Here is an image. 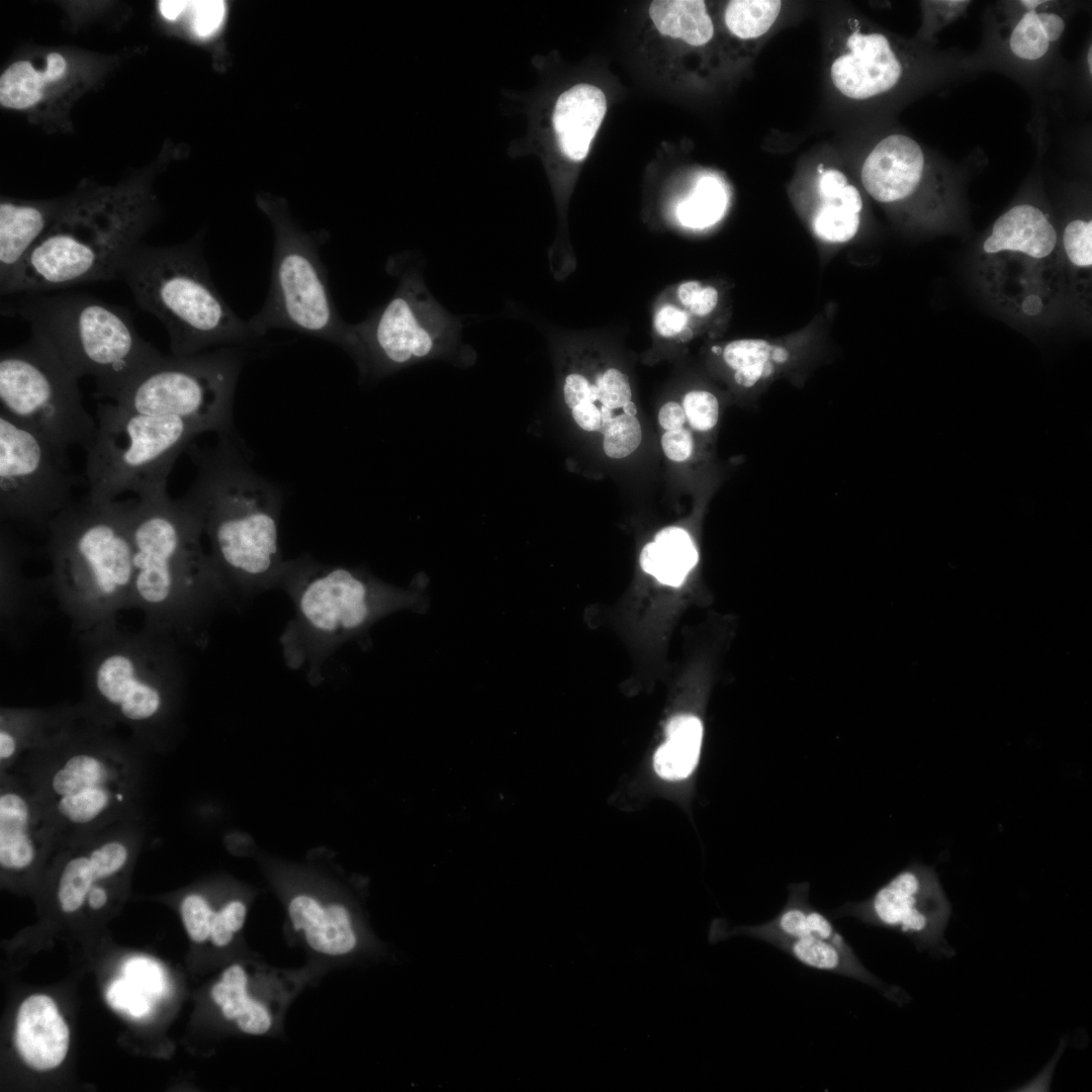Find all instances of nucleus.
Masks as SVG:
<instances>
[{
  "label": "nucleus",
  "mask_w": 1092,
  "mask_h": 1092,
  "mask_svg": "<svg viewBox=\"0 0 1092 1092\" xmlns=\"http://www.w3.org/2000/svg\"><path fill=\"white\" fill-rule=\"evenodd\" d=\"M601 403L611 410L623 407L631 401L632 392L628 376L622 371L610 368L596 378Z\"/></svg>",
  "instance_id": "37998d69"
},
{
  "label": "nucleus",
  "mask_w": 1092,
  "mask_h": 1092,
  "mask_svg": "<svg viewBox=\"0 0 1092 1092\" xmlns=\"http://www.w3.org/2000/svg\"><path fill=\"white\" fill-rule=\"evenodd\" d=\"M563 399L566 406L572 410L577 404L599 400L600 393L596 384H590L582 374L571 372L566 374L562 385Z\"/></svg>",
  "instance_id": "a18cd8bd"
},
{
  "label": "nucleus",
  "mask_w": 1092,
  "mask_h": 1092,
  "mask_svg": "<svg viewBox=\"0 0 1092 1092\" xmlns=\"http://www.w3.org/2000/svg\"><path fill=\"white\" fill-rule=\"evenodd\" d=\"M764 942L776 946L802 965L857 980L897 1000L899 989L882 982L871 973L853 951H846L830 941L816 937H769ZM901 999V998H900Z\"/></svg>",
  "instance_id": "c85d7f7f"
},
{
  "label": "nucleus",
  "mask_w": 1092,
  "mask_h": 1092,
  "mask_svg": "<svg viewBox=\"0 0 1092 1092\" xmlns=\"http://www.w3.org/2000/svg\"><path fill=\"white\" fill-rule=\"evenodd\" d=\"M607 110L604 92L590 84L561 93L553 107L552 127L558 148L570 161H582Z\"/></svg>",
  "instance_id": "393cba45"
},
{
  "label": "nucleus",
  "mask_w": 1092,
  "mask_h": 1092,
  "mask_svg": "<svg viewBox=\"0 0 1092 1092\" xmlns=\"http://www.w3.org/2000/svg\"><path fill=\"white\" fill-rule=\"evenodd\" d=\"M154 207L150 190L135 182L71 199L1 295L118 279Z\"/></svg>",
  "instance_id": "0eeeda50"
},
{
  "label": "nucleus",
  "mask_w": 1092,
  "mask_h": 1092,
  "mask_svg": "<svg viewBox=\"0 0 1092 1092\" xmlns=\"http://www.w3.org/2000/svg\"><path fill=\"white\" fill-rule=\"evenodd\" d=\"M65 71L66 61L58 53L48 55L43 71L26 61L15 62L1 75L0 103L13 109L28 108L41 99L44 85L61 79Z\"/></svg>",
  "instance_id": "473e14b6"
},
{
  "label": "nucleus",
  "mask_w": 1092,
  "mask_h": 1092,
  "mask_svg": "<svg viewBox=\"0 0 1092 1092\" xmlns=\"http://www.w3.org/2000/svg\"><path fill=\"white\" fill-rule=\"evenodd\" d=\"M202 427L176 417L134 413L99 402L97 432L86 451L84 478L95 504L132 491L138 498L167 493L169 474L180 453Z\"/></svg>",
  "instance_id": "9b49d317"
},
{
  "label": "nucleus",
  "mask_w": 1092,
  "mask_h": 1092,
  "mask_svg": "<svg viewBox=\"0 0 1092 1092\" xmlns=\"http://www.w3.org/2000/svg\"><path fill=\"white\" fill-rule=\"evenodd\" d=\"M785 906L770 920L756 925H739L727 929L712 927L709 939L717 942L733 936H748L764 941L769 937H816L832 942L846 951H853L844 936L830 919L809 901L810 885L807 882L788 887Z\"/></svg>",
  "instance_id": "412c9836"
},
{
  "label": "nucleus",
  "mask_w": 1092,
  "mask_h": 1092,
  "mask_svg": "<svg viewBox=\"0 0 1092 1092\" xmlns=\"http://www.w3.org/2000/svg\"><path fill=\"white\" fill-rule=\"evenodd\" d=\"M725 364L734 371L735 382L745 388L769 378L789 359L786 348L760 339H740L728 343L722 352Z\"/></svg>",
  "instance_id": "72a5a7b5"
},
{
  "label": "nucleus",
  "mask_w": 1092,
  "mask_h": 1092,
  "mask_svg": "<svg viewBox=\"0 0 1092 1092\" xmlns=\"http://www.w3.org/2000/svg\"><path fill=\"white\" fill-rule=\"evenodd\" d=\"M78 380L35 333L1 352V412L39 434L68 467V450L79 445L87 451L97 432V421L83 406Z\"/></svg>",
  "instance_id": "ddd939ff"
},
{
  "label": "nucleus",
  "mask_w": 1092,
  "mask_h": 1092,
  "mask_svg": "<svg viewBox=\"0 0 1092 1092\" xmlns=\"http://www.w3.org/2000/svg\"><path fill=\"white\" fill-rule=\"evenodd\" d=\"M1091 56H1092V51H1091V47H1090V49H1089V52H1088V66H1089V71H1090V73L1092 72V61H1091Z\"/></svg>",
  "instance_id": "052dcab7"
},
{
  "label": "nucleus",
  "mask_w": 1092,
  "mask_h": 1092,
  "mask_svg": "<svg viewBox=\"0 0 1092 1092\" xmlns=\"http://www.w3.org/2000/svg\"><path fill=\"white\" fill-rule=\"evenodd\" d=\"M244 364L238 346L163 356L112 402L134 413L183 419L206 432L232 434L235 390Z\"/></svg>",
  "instance_id": "4468645a"
},
{
  "label": "nucleus",
  "mask_w": 1092,
  "mask_h": 1092,
  "mask_svg": "<svg viewBox=\"0 0 1092 1092\" xmlns=\"http://www.w3.org/2000/svg\"><path fill=\"white\" fill-rule=\"evenodd\" d=\"M197 474L184 496L198 513L209 552L237 599L279 587L282 494L247 462L232 434L194 450Z\"/></svg>",
  "instance_id": "7ed1b4c3"
},
{
  "label": "nucleus",
  "mask_w": 1092,
  "mask_h": 1092,
  "mask_svg": "<svg viewBox=\"0 0 1092 1092\" xmlns=\"http://www.w3.org/2000/svg\"><path fill=\"white\" fill-rule=\"evenodd\" d=\"M951 915L948 901L932 867L915 861L897 873L871 897L846 902L831 912L832 918L851 917L860 922L895 930L918 950L950 956L943 938Z\"/></svg>",
  "instance_id": "dca6fc26"
},
{
  "label": "nucleus",
  "mask_w": 1092,
  "mask_h": 1092,
  "mask_svg": "<svg viewBox=\"0 0 1092 1092\" xmlns=\"http://www.w3.org/2000/svg\"><path fill=\"white\" fill-rule=\"evenodd\" d=\"M924 163V154L917 142L904 134H891L882 140L864 160L861 182L877 201H899L916 190Z\"/></svg>",
  "instance_id": "aec40b11"
},
{
  "label": "nucleus",
  "mask_w": 1092,
  "mask_h": 1092,
  "mask_svg": "<svg viewBox=\"0 0 1092 1092\" xmlns=\"http://www.w3.org/2000/svg\"><path fill=\"white\" fill-rule=\"evenodd\" d=\"M648 12L661 34L681 39L691 46H703L713 36V22L704 1L655 0L651 2Z\"/></svg>",
  "instance_id": "2f4dec72"
},
{
  "label": "nucleus",
  "mask_w": 1092,
  "mask_h": 1092,
  "mask_svg": "<svg viewBox=\"0 0 1092 1092\" xmlns=\"http://www.w3.org/2000/svg\"><path fill=\"white\" fill-rule=\"evenodd\" d=\"M179 912L192 941H210L216 947H224L244 927L248 906L237 897L215 905L206 895L190 892L181 898Z\"/></svg>",
  "instance_id": "cd10ccee"
},
{
  "label": "nucleus",
  "mask_w": 1092,
  "mask_h": 1092,
  "mask_svg": "<svg viewBox=\"0 0 1092 1092\" xmlns=\"http://www.w3.org/2000/svg\"><path fill=\"white\" fill-rule=\"evenodd\" d=\"M659 425L666 431L681 429L687 422L681 404L669 401L663 404L658 414Z\"/></svg>",
  "instance_id": "603ef678"
},
{
  "label": "nucleus",
  "mask_w": 1092,
  "mask_h": 1092,
  "mask_svg": "<svg viewBox=\"0 0 1092 1092\" xmlns=\"http://www.w3.org/2000/svg\"><path fill=\"white\" fill-rule=\"evenodd\" d=\"M133 549L131 608L147 630L179 645L202 647L208 626L236 596L202 544L201 519L183 495L127 502Z\"/></svg>",
  "instance_id": "f03ea898"
},
{
  "label": "nucleus",
  "mask_w": 1092,
  "mask_h": 1092,
  "mask_svg": "<svg viewBox=\"0 0 1092 1092\" xmlns=\"http://www.w3.org/2000/svg\"><path fill=\"white\" fill-rule=\"evenodd\" d=\"M861 208L859 191L847 184L838 196L822 200L813 217V230L825 242L845 243L858 231Z\"/></svg>",
  "instance_id": "f704fd0d"
},
{
  "label": "nucleus",
  "mask_w": 1092,
  "mask_h": 1092,
  "mask_svg": "<svg viewBox=\"0 0 1092 1092\" xmlns=\"http://www.w3.org/2000/svg\"><path fill=\"white\" fill-rule=\"evenodd\" d=\"M623 411H624V414H627V415H630V416H635L637 414L636 405L632 401H629L628 403H626L623 406Z\"/></svg>",
  "instance_id": "bf43d9fd"
},
{
  "label": "nucleus",
  "mask_w": 1092,
  "mask_h": 1092,
  "mask_svg": "<svg viewBox=\"0 0 1092 1092\" xmlns=\"http://www.w3.org/2000/svg\"><path fill=\"white\" fill-rule=\"evenodd\" d=\"M1037 18L1050 42L1056 41L1062 36L1065 30V21L1060 15L1056 13L1040 12L1037 13Z\"/></svg>",
  "instance_id": "864d4df0"
},
{
  "label": "nucleus",
  "mask_w": 1092,
  "mask_h": 1092,
  "mask_svg": "<svg viewBox=\"0 0 1092 1092\" xmlns=\"http://www.w3.org/2000/svg\"><path fill=\"white\" fill-rule=\"evenodd\" d=\"M386 269L396 278L389 300L365 320L351 324L348 354L360 378L377 382L413 365L444 360L468 368L476 352L463 342L460 317L447 310L428 289L420 265L391 257Z\"/></svg>",
  "instance_id": "9d476101"
},
{
  "label": "nucleus",
  "mask_w": 1092,
  "mask_h": 1092,
  "mask_svg": "<svg viewBox=\"0 0 1092 1092\" xmlns=\"http://www.w3.org/2000/svg\"><path fill=\"white\" fill-rule=\"evenodd\" d=\"M65 203H23L3 200L0 204V291L15 278L27 257L58 219Z\"/></svg>",
  "instance_id": "5701e85b"
},
{
  "label": "nucleus",
  "mask_w": 1092,
  "mask_h": 1092,
  "mask_svg": "<svg viewBox=\"0 0 1092 1092\" xmlns=\"http://www.w3.org/2000/svg\"><path fill=\"white\" fill-rule=\"evenodd\" d=\"M211 998L222 1016L244 1033L262 1035L274 1024V1010L254 982L249 966L233 964L211 988Z\"/></svg>",
  "instance_id": "a878e982"
},
{
  "label": "nucleus",
  "mask_w": 1092,
  "mask_h": 1092,
  "mask_svg": "<svg viewBox=\"0 0 1092 1092\" xmlns=\"http://www.w3.org/2000/svg\"><path fill=\"white\" fill-rule=\"evenodd\" d=\"M571 416L578 427L584 431H599L601 427V412L590 401H584L571 410Z\"/></svg>",
  "instance_id": "3c124183"
},
{
  "label": "nucleus",
  "mask_w": 1092,
  "mask_h": 1092,
  "mask_svg": "<svg viewBox=\"0 0 1092 1092\" xmlns=\"http://www.w3.org/2000/svg\"><path fill=\"white\" fill-rule=\"evenodd\" d=\"M600 412H601V427L599 429V432L604 435V433L606 432L609 424L614 419V412H613V410H611V408H609V407H607V406H605L603 404L601 406Z\"/></svg>",
  "instance_id": "6e6d98bb"
},
{
  "label": "nucleus",
  "mask_w": 1092,
  "mask_h": 1092,
  "mask_svg": "<svg viewBox=\"0 0 1092 1092\" xmlns=\"http://www.w3.org/2000/svg\"><path fill=\"white\" fill-rule=\"evenodd\" d=\"M699 559L698 550L682 528L668 527L658 532L654 541L644 546L640 563L642 569L659 582L678 586Z\"/></svg>",
  "instance_id": "c756f323"
},
{
  "label": "nucleus",
  "mask_w": 1092,
  "mask_h": 1092,
  "mask_svg": "<svg viewBox=\"0 0 1092 1092\" xmlns=\"http://www.w3.org/2000/svg\"><path fill=\"white\" fill-rule=\"evenodd\" d=\"M149 756L126 734L91 718L81 706L75 720L9 770L24 781L61 846L116 823L146 818Z\"/></svg>",
  "instance_id": "f257e3e1"
},
{
  "label": "nucleus",
  "mask_w": 1092,
  "mask_h": 1092,
  "mask_svg": "<svg viewBox=\"0 0 1092 1092\" xmlns=\"http://www.w3.org/2000/svg\"><path fill=\"white\" fill-rule=\"evenodd\" d=\"M661 447L668 459L675 462L686 461L694 450L693 435L685 428L666 431L661 437Z\"/></svg>",
  "instance_id": "49530a36"
},
{
  "label": "nucleus",
  "mask_w": 1092,
  "mask_h": 1092,
  "mask_svg": "<svg viewBox=\"0 0 1092 1092\" xmlns=\"http://www.w3.org/2000/svg\"><path fill=\"white\" fill-rule=\"evenodd\" d=\"M49 576L79 635L117 624L131 608L133 549L126 503L73 500L48 527Z\"/></svg>",
  "instance_id": "423d86ee"
},
{
  "label": "nucleus",
  "mask_w": 1092,
  "mask_h": 1092,
  "mask_svg": "<svg viewBox=\"0 0 1092 1092\" xmlns=\"http://www.w3.org/2000/svg\"><path fill=\"white\" fill-rule=\"evenodd\" d=\"M190 26L199 37L212 35L221 25L225 14V3L220 0L188 1Z\"/></svg>",
  "instance_id": "79ce46f5"
},
{
  "label": "nucleus",
  "mask_w": 1092,
  "mask_h": 1092,
  "mask_svg": "<svg viewBox=\"0 0 1092 1092\" xmlns=\"http://www.w3.org/2000/svg\"><path fill=\"white\" fill-rule=\"evenodd\" d=\"M118 279L139 306L164 325L174 356L258 338L213 284L199 240L164 247L140 244L124 260Z\"/></svg>",
  "instance_id": "6e6552de"
},
{
  "label": "nucleus",
  "mask_w": 1092,
  "mask_h": 1092,
  "mask_svg": "<svg viewBox=\"0 0 1092 1092\" xmlns=\"http://www.w3.org/2000/svg\"><path fill=\"white\" fill-rule=\"evenodd\" d=\"M718 300L719 293L715 287L702 285L694 295L687 311L691 316L705 317L716 308Z\"/></svg>",
  "instance_id": "09e8293b"
},
{
  "label": "nucleus",
  "mask_w": 1092,
  "mask_h": 1092,
  "mask_svg": "<svg viewBox=\"0 0 1092 1092\" xmlns=\"http://www.w3.org/2000/svg\"><path fill=\"white\" fill-rule=\"evenodd\" d=\"M79 476L26 425L0 412V516L48 530L72 502Z\"/></svg>",
  "instance_id": "2eb2a0df"
},
{
  "label": "nucleus",
  "mask_w": 1092,
  "mask_h": 1092,
  "mask_svg": "<svg viewBox=\"0 0 1092 1092\" xmlns=\"http://www.w3.org/2000/svg\"><path fill=\"white\" fill-rule=\"evenodd\" d=\"M781 1L733 0L725 9V23L732 34L742 39L764 34L780 14Z\"/></svg>",
  "instance_id": "e433bc0d"
},
{
  "label": "nucleus",
  "mask_w": 1092,
  "mask_h": 1092,
  "mask_svg": "<svg viewBox=\"0 0 1092 1092\" xmlns=\"http://www.w3.org/2000/svg\"><path fill=\"white\" fill-rule=\"evenodd\" d=\"M287 912L293 930L318 954L345 958L361 944L355 917L341 901L300 892L289 899Z\"/></svg>",
  "instance_id": "6ab92c4d"
},
{
  "label": "nucleus",
  "mask_w": 1092,
  "mask_h": 1092,
  "mask_svg": "<svg viewBox=\"0 0 1092 1092\" xmlns=\"http://www.w3.org/2000/svg\"><path fill=\"white\" fill-rule=\"evenodd\" d=\"M846 44L848 53L834 60L831 66L832 82L843 95L868 99L898 83L902 66L885 35L854 32Z\"/></svg>",
  "instance_id": "a211bd4d"
},
{
  "label": "nucleus",
  "mask_w": 1092,
  "mask_h": 1092,
  "mask_svg": "<svg viewBox=\"0 0 1092 1092\" xmlns=\"http://www.w3.org/2000/svg\"><path fill=\"white\" fill-rule=\"evenodd\" d=\"M847 185V180L843 173L838 170L829 169L821 173L818 181V192L821 200L836 197L840 194L843 188Z\"/></svg>",
  "instance_id": "8fccbe9b"
},
{
  "label": "nucleus",
  "mask_w": 1092,
  "mask_h": 1092,
  "mask_svg": "<svg viewBox=\"0 0 1092 1092\" xmlns=\"http://www.w3.org/2000/svg\"><path fill=\"white\" fill-rule=\"evenodd\" d=\"M702 741L703 725L698 717L672 718L666 726V740L654 755L657 775L669 781L690 777L698 764Z\"/></svg>",
  "instance_id": "7c9ffc66"
},
{
  "label": "nucleus",
  "mask_w": 1092,
  "mask_h": 1092,
  "mask_svg": "<svg viewBox=\"0 0 1092 1092\" xmlns=\"http://www.w3.org/2000/svg\"><path fill=\"white\" fill-rule=\"evenodd\" d=\"M12 311L78 378L92 376L100 398L112 400L164 356L138 334L127 311L88 294L26 293Z\"/></svg>",
  "instance_id": "1a4fd4ad"
},
{
  "label": "nucleus",
  "mask_w": 1092,
  "mask_h": 1092,
  "mask_svg": "<svg viewBox=\"0 0 1092 1092\" xmlns=\"http://www.w3.org/2000/svg\"><path fill=\"white\" fill-rule=\"evenodd\" d=\"M60 842L36 799L14 771H0V867L22 876L52 858Z\"/></svg>",
  "instance_id": "f3484780"
},
{
  "label": "nucleus",
  "mask_w": 1092,
  "mask_h": 1092,
  "mask_svg": "<svg viewBox=\"0 0 1092 1092\" xmlns=\"http://www.w3.org/2000/svg\"><path fill=\"white\" fill-rule=\"evenodd\" d=\"M1040 308H1041L1040 300L1034 295L1029 296L1024 302V310L1028 314L1037 313L1040 310Z\"/></svg>",
  "instance_id": "4d7b16f0"
},
{
  "label": "nucleus",
  "mask_w": 1092,
  "mask_h": 1092,
  "mask_svg": "<svg viewBox=\"0 0 1092 1092\" xmlns=\"http://www.w3.org/2000/svg\"><path fill=\"white\" fill-rule=\"evenodd\" d=\"M425 585L397 586L366 568L326 564L308 555L287 559L278 587L294 610L279 638L285 664L304 670L311 684L321 682L325 663L344 644L390 614L425 612Z\"/></svg>",
  "instance_id": "39448f33"
},
{
  "label": "nucleus",
  "mask_w": 1092,
  "mask_h": 1092,
  "mask_svg": "<svg viewBox=\"0 0 1092 1092\" xmlns=\"http://www.w3.org/2000/svg\"><path fill=\"white\" fill-rule=\"evenodd\" d=\"M188 1L163 0L159 2L161 14L170 21L176 20L187 9Z\"/></svg>",
  "instance_id": "5fc2aeb1"
},
{
  "label": "nucleus",
  "mask_w": 1092,
  "mask_h": 1092,
  "mask_svg": "<svg viewBox=\"0 0 1092 1092\" xmlns=\"http://www.w3.org/2000/svg\"><path fill=\"white\" fill-rule=\"evenodd\" d=\"M1044 2H1045V1H1039V0H1024V1H1021V3H1022V4H1023V5L1025 6V7L1029 8V11H1034V9H1035V8H1036L1037 6H1039L1040 4H1042V3H1044Z\"/></svg>",
  "instance_id": "13d9d810"
},
{
  "label": "nucleus",
  "mask_w": 1092,
  "mask_h": 1092,
  "mask_svg": "<svg viewBox=\"0 0 1092 1092\" xmlns=\"http://www.w3.org/2000/svg\"><path fill=\"white\" fill-rule=\"evenodd\" d=\"M80 713L79 703L47 708L1 707L0 771L11 769L22 755L43 744Z\"/></svg>",
  "instance_id": "b1692460"
},
{
  "label": "nucleus",
  "mask_w": 1092,
  "mask_h": 1092,
  "mask_svg": "<svg viewBox=\"0 0 1092 1092\" xmlns=\"http://www.w3.org/2000/svg\"><path fill=\"white\" fill-rule=\"evenodd\" d=\"M681 406L691 428L698 432L711 431L718 423L719 400L710 391H689L682 398Z\"/></svg>",
  "instance_id": "ea45409f"
},
{
  "label": "nucleus",
  "mask_w": 1092,
  "mask_h": 1092,
  "mask_svg": "<svg viewBox=\"0 0 1092 1092\" xmlns=\"http://www.w3.org/2000/svg\"><path fill=\"white\" fill-rule=\"evenodd\" d=\"M642 440L639 420L621 414L615 417L604 433V451L611 458H624L634 452Z\"/></svg>",
  "instance_id": "4c0bfd02"
},
{
  "label": "nucleus",
  "mask_w": 1092,
  "mask_h": 1092,
  "mask_svg": "<svg viewBox=\"0 0 1092 1092\" xmlns=\"http://www.w3.org/2000/svg\"><path fill=\"white\" fill-rule=\"evenodd\" d=\"M108 1001L116 1008H127L134 1016H142L148 1010L147 1001L131 986L118 981L108 991Z\"/></svg>",
  "instance_id": "de8ad7c7"
},
{
  "label": "nucleus",
  "mask_w": 1092,
  "mask_h": 1092,
  "mask_svg": "<svg viewBox=\"0 0 1092 1092\" xmlns=\"http://www.w3.org/2000/svg\"><path fill=\"white\" fill-rule=\"evenodd\" d=\"M14 1041L20 1058L31 1069L48 1071L63 1063L69 1050L70 1032L51 997L35 994L21 1003Z\"/></svg>",
  "instance_id": "4be33fe9"
},
{
  "label": "nucleus",
  "mask_w": 1092,
  "mask_h": 1092,
  "mask_svg": "<svg viewBox=\"0 0 1092 1092\" xmlns=\"http://www.w3.org/2000/svg\"><path fill=\"white\" fill-rule=\"evenodd\" d=\"M1057 244V233L1037 207L1020 204L1010 208L994 222L984 242L986 253L1013 251L1040 259L1049 256Z\"/></svg>",
  "instance_id": "bb28decb"
},
{
  "label": "nucleus",
  "mask_w": 1092,
  "mask_h": 1092,
  "mask_svg": "<svg viewBox=\"0 0 1092 1092\" xmlns=\"http://www.w3.org/2000/svg\"><path fill=\"white\" fill-rule=\"evenodd\" d=\"M274 226L269 291L248 325L257 337L274 329L292 330L342 348L351 346V324L334 302L321 258L324 239L302 231L279 200L261 199Z\"/></svg>",
  "instance_id": "f8f14e48"
},
{
  "label": "nucleus",
  "mask_w": 1092,
  "mask_h": 1092,
  "mask_svg": "<svg viewBox=\"0 0 1092 1092\" xmlns=\"http://www.w3.org/2000/svg\"><path fill=\"white\" fill-rule=\"evenodd\" d=\"M727 201V193L721 181L713 176H704L697 182L692 193L679 203L677 217L686 226L703 229L723 216Z\"/></svg>",
  "instance_id": "c9c22d12"
},
{
  "label": "nucleus",
  "mask_w": 1092,
  "mask_h": 1092,
  "mask_svg": "<svg viewBox=\"0 0 1092 1092\" xmlns=\"http://www.w3.org/2000/svg\"><path fill=\"white\" fill-rule=\"evenodd\" d=\"M1063 243L1072 264L1078 267L1092 265V221L1076 219L1064 231Z\"/></svg>",
  "instance_id": "a19ab883"
},
{
  "label": "nucleus",
  "mask_w": 1092,
  "mask_h": 1092,
  "mask_svg": "<svg viewBox=\"0 0 1092 1092\" xmlns=\"http://www.w3.org/2000/svg\"><path fill=\"white\" fill-rule=\"evenodd\" d=\"M691 317L682 307L665 304L655 312L653 325L656 333L662 337H685V339H688L690 337L688 332Z\"/></svg>",
  "instance_id": "c03bdc74"
},
{
  "label": "nucleus",
  "mask_w": 1092,
  "mask_h": 1092,
  "mask_svg": "<svg viewBox=\"0 0 1092 1092\" xmlns=\"http://www.w3.org/2000/svg\"><path fill=\"white\" fill-rule=\"evenodd\" d=\"M1048 40L1037 18V13L1027 11L1014 27L1010 36V49L1020 59L1034 61L1049 50Z\"/></svg>",
  "instance_id": "58836bf2"
},
{
  "label": "nucleus",
  "mask_w": 1092,
  "mask_h": 1092,
  "mask_svg": "<svg viewBox=\"0 0 1092 1092\" xmlns=\"http://www.w3.org/2000/svg\"><path fill=\"white\" fill-rule=\"evenodd\" d=\"M83 698L91 718L126 734L148 754L165 752L175 731L184 669L172 639L117 624L79 635Z\"/></svg>",
  "instance_id": "20e7f679"
}]
</instances>
